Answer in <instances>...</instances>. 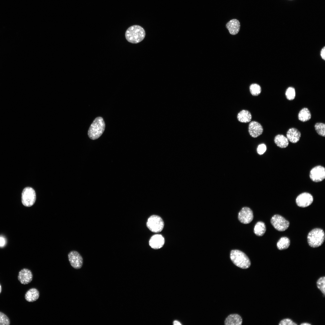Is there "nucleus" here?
Listing matches in <instances>:
<instances>
[{"label": "nucleus", "instance_id": "28", "mask_svg": "<svg viewBox=\"0 0 325 325\" xmlns=\"http://www.w3.org/2000/svg\"><path fill=\"white\" fill-rule=\"evenodd\" d=\"M10 320L7 316L0 311V325H9Z\"/></svg>", "mask_w": 325, "mask_h": 325}, {"label": "nucleus", "instance_id": "7", "mask_svg": "<svg viewBox=\"0 0 325 325\" xmlns=\"http://www.w3.org/2000/svg\"><path fill=\"white\" fill-rule=\"evenodd\" d=\"M271 223L276 229L280 231L286 230L289 225L288 221L279 215H275L273 216L271 220Z\"/></svg>", "mask_w": 325, "mask_h": 325}, {"label": "nucleus", "instance_id": "9", "mask_svg": "<svg viewBox=\"0 0 325 325\" xmlns=\"http://www.w3.org/2000/svg\"><path fill=\"white\" fill-rule=\"evenodd\" d=\"M69 261L71 266L76 269H80L83 263V258L78 252L72 251L68 254Z\"/></svg>", "mask_w": 325, "mask_h": 325}, {"label": "nucleus", "instance_id": "17", "mask_svg": "<svg viewBox=\"0 0 325 325\" xmlns=\"http://www.w3.org/2000/svg\"><path fill=\"white\" fill-rule=\"evenodd\" d=\"M242 319L240 315L237 314H232L228 315L225 319V325H241Z\"/></svg>", "mask_w": 325, "mask_h": 325}, {"label": "nucleus", "instance_id": "33", "mask_svg": "<svg viewBox=\"0 0 325 325\" xmlns=\"http://www.w3.org/2000/svg\"><path fill=\"white\" fill-rule=\"evenodd\" d=\"M173 324L174 325H181V323L178 321L175 320L173 322Z\"/></svg>", "mask_w": 325, "mask_h": 325}, {"label": "nucleus", "instance_id": "2", "mask_svg": "<svg viewBox=\"0 0 325 325\" xmlns=\"http://www.w3.org/2000/svg\"><path fill=\"white\" fill-rule=\"evenodd\" d=\"M230 258L233 263L242 269H247L250 266V260L246 255L238 250H232L230 254Z\"/></svg>", "mask_w": 325, "mask_h": 325}, {"label": "nucleus", "instance_id": "31", "mask_svg": "<svg viewBox=\"0 0 325 325\" xmlns=\"http://www.w3.org/2000/svg\"><path fill=\"white\" fill-rule=\"evenodd\" d=\"M6 243L5 239L3 237L0 236V247L4 246Z\"/></svg>", "mask_w": 325, "mask_h": 325}, {"label": "nucleus", "instance_id": "26", "mask_svg": "<svg viewBox=\"0 0 325 325\" xmlns=\"http://www.w3.org/2000/svg\"><path fill=\"white\" fill-rule=\"evenodd\" d=\"M286 98L289 100H292L295 98L296 96V92L294 88L292 87H288L285 92Z\"/></svg>", "mask_w": 325, "mask_h": 325}, {"label": "nucleus", "instance_id": "21", "mask_svg": "<svg viewBox=\"0 0 325 325\" xmlns=\"http://www.w3.org/2000/svg\"><path fill=\"white\" fill-rule=\"evenodd\" d=\"M298 118L302 122L309 120L311 118V114L309 110L306 107L302 109L299 113Z\"/></svg>", "mask_w": 325, "mask_h": 325}, {"label": "nucleus", "instance_id": "12", "mask_svg": "<svg viewBox=\"0 0 325 325\" xmlns=\"http://www.w3.org/2000/svg\"><path fill=\"white\" fill-rule=\"evenodd\" d=\"M248 131L251 136L256 138L262 134L263 129L260 123L256 121H252L249 124Z\"/></svg>", "mask_w": 325, "mask_h": 325}, {"label": "nucleus", "instance_id": "25", "mask_svg": "<svg viewBox=\"0 0 325 325\" xmlns=\"http://www.w3.org/2000/svg\"><path fill=\"white\" fill-rule=\"evenodd\" d=\"M249 90L251 94L254 96L259 95L261 92V88L258 84L253 83L251 84L249 87Z\"/></svg>", "mask_w": 325, "mask_h": 325}, {"label": "nucleus", "instance_id": "34", "mask_svg": "<svg viewBox=\"0 0 325 325\" xmlns=\"http://www.w3.org/2000/svg\"><path fill=\"white\" fill-rule=\"evenodd\" d=\"M301 325H310V324H309V323H302V324H301Z\"/></svg>", "mask_w": 325, "mask_h": 325}, {"label": "nucleus", "instance_id": "27", "mask_svg": "<svg viewBox=\"0 0 325 325\" xmlns=\"http://www.w3.org/2000/svg\"><path fill=\"white\" fill-rule=\"evenodd\" d=\"M325 277H321L319 279L317 282V287L324 295L325 293Z\"/></svg>", "mask_w": 325, "mask_h": 325}, {"label": "nucleus", "instance_id": "15", "mask_svg": "<svg viewBox=\"0 0 325 325\" xmlns=\"http://www.w3.org/2000/svg\"><path fill=\"white\" fill-rule=\"evenodd\" d=\"M286 136L289 141L293 143H296L299 140L301 136V133L297 128H292L288 130Z\"/></svg>", "mask_w": 325, "mask_h": 325}, {"label": "nucleus", "instance_id": "5", "mask_svg": "<svg viewBox=\"0 0 325 325\" xmlns=\"http://www.w3.org/2000/svg\"><path fill=\"white\" fill-rule=\"evenodd\" d=\"M147 226L152 232L156 233H159L162 230L164 226V223L160 216L153 215H151L148 218Z\"/></svg>", "mask_w": 325, "mask_h": 325}, {"label": "nucleus", "instance_id": "23", "mask_svg": "<svg viewBox=\"0 0 325 325\" xmlns=\"http://www.w3.org/2000/svg\"><path fill=\"white\" fill-rule=\"evenodd\" d=\"M290 244V240L286 237H281L277 242V248L280 250L287 249Z\"/></svg>", "mask_w": 325, "mask_h": 325}, {"label": "nucleus", "instance_id": "6", "mask_svg": "<svg viewBox=\"0 0 325 325\" xmlns=\"http://www.w3.org/2000/svg\"><path fill=\"white\" fill-rule=\"evenodd\" d=\"M36 199V192L32 187H27L23 190L22 193L21 201L25 206L29 207L35 203Z\"/></svg>", "mask_w": 325, "mask_h": 325}, {"label": "nucleus", "instance_id": "13", "mask_svg": "<svg viewBox=\"0 0 325 325\" xmlns=\"http://www.w3.org/2000/svg\"><path fill=\"white\" fill-rule=\"evenodd\" d=\"M33 275L31 271L27 268H23L19 272L18 279L23 284H26L30 283L32 280Z\"/></svg>", "mask_w": 325, "mask_h": 325}, {"label": "nucleus", "instance_id": "11", "mask_svg": "<svg viewBox=\"0 0 325 325\" xmlns=\"http://www.w3.org/2000/svg\"><path fill=\"white\" fill-rule=\"evenodd\" d=\"M253 218V213L248 207L243 208L238 214V218L241 223L248 224L251 222Z\"/></svg>", "mask_w": 325, "mask_h": 325}, {"label": "nucleus", "instance_id": "3", "mask_svg": "<svg viewBox=\"0 0 325 325\" xmlns=\"http://www.w3.org/2000/svg\"><path fill=\"white\" fill-rule=\"evenodd\" d=\"M105 124L103 118L101 117L96 118L90 125L88 131V135L92 140L99 138L103 133Z\"/></svg>", "mask_w": 325, "mask_h": 325}, {"label": "nucleus", "instance_id": "18", "mask_svg": "<svg viewBox=\"0 0 325 325\" xmlns=\"http://www.w3.org/2000/svg\"><path fill=\"white\" fill-rule=\"evenodd\" d=\"M39 293L36 288H32L28 290L25 295V298L26 301L33 302L37 300L39 298Z\"/></svg>", "mask_w": 325, "mask_h": 325}, {"label": "nucleus", "instance_id": "32", "mask_svg": "<svg viewBox=\"0 0 325 325\" xmlns=\"http://www.w3.org/2000/svg\"><path fill=\"white\" fill-rule=\"evenodd\" d=\"M325 47L324 46L321 49L320 51V55L322 58L324 60H325Z\"/></svg>", "mask_w": 325, "mask_h": 325}, {"label": "nucleus", "instance_id": "20", "mask_svg": "<svg viewBox=\"0 0 325 325\" xmlns=\"http://www.w3.org/2000/svg\"><path fill=\"white\" fill-rule=\"evenodd\" d=\"M237 117L239 122L243 123H247L251 121L252 116L249 111L243 110L238 114Z\"/></svg>", "mask_w": 325, "mask_h": 325}, {"label": "nucleus", "instance_id": "16", "mask_svg": "<svg viewBox=\"0 0 325 325\" xmlns=\"http://www.w3.org/2000/svg\"><path fill=\"white\" fill-rule=\"evenodd\" d=\"M240 26V22L236 19H233L230 20L226 25V28L229 31L230 33L234 35L238 33Z\"/></svg>", "mask_w": 325, "mask_h": 325}, {"label": "nucleus", "instance_id": "8", "mask_svg": "<svg viewBox=\"0 0 325 325\" xmlns=\"http://www.w3.org/2000/svg\"><path fill=\"white\" fill-rule=\"evenodd\" d=\"M309 176L314 182H318L322 181L325 178V168L320 166L314 167L310 171Z\"/></svg>", "mask_w": 325, "mask_h": 325}, {"label": "nucleus", "instance_id": "24", "mask_svg": "<svg viewBox=\"0 0 325 325\" xmlns=\"http://www.w3.org/2000/svg\"><path fill=\"white\" fill-rule=\"evenodd\" d=\"M314 128L317 133L320 135L325 137V124L322 122H317L314 125Z\"/></svg>", "mask_w": 325, "mask_h": 325}, {"label": "nucleus", "instance_id": "35", "mask_svg": "<svg viewBox=\"0 0 325 325\" xmlns=\"http://www.w3.org/2000/svg\"><path fill=\"white\" fill-rule=\"evenodd\" d=\"M1 291H2V287H1V285L0 284V293H1Z\"/></svg>", "mask_w": 325, "mask_h": 325}, {"label": "nucleus", "instance_id": "4", "mask_svg": "<svg viewBox=\"0 0 325 325\" xmlns=\"http://www.w3.org/2000/svg\"><path fill=\"white\" fill-rule=\"evenodd\" d=\"M325 238V233L322 229L314 228L308 234L307 236L308 242L311 247H317L323 244Z\"/></svg>", "mask_w": 325, "mask_h": 325}, {"label": "nucleus", "instance_id": "19", "mask_svg": "<svg viewBox=\"0 0 325 325\" xmlns=\"http://www.w3.org/2000/svg\"><path fill=\"white\" fill-rule=\"evenodd\" d=\"M274 140L276 144L281 148H286L289 144V141L287 138L283 135H277L275 136Z\"/></svg>", "mask_w": 325, "mask_h": 325}, {"label": "nucleus", "instance_id": "1", "mask_svg": "<svg viewBox=\"0 0 325 325\" xmlns=\"http://www.w3.org/2000/svg\"><path fill=\"white\" fill-rule=\"evenodd\" d=\"M125 37L129 42L136 44L142 41L145 36V32L143 27L138 25L129 27L125 32Z\"/></svg>", "mask_w": 325, "mask_h": 325}, {"label": "nucleus", "instance_id": "10", "mask_svg": "<svg viewBox=\"0 0 325 325\" xmlns=\"http://www.w3.org/2000/svg\"><path fill=\"white\" fill-rule=\"evenodd\" d=\"M313 201V197L310 193H303L297 197L296 203L297 206L301 207H305L311 205Z\"/></svg>", "mask_w": 325, "mask_h": 325}, {"label": "nucleus", "instance_id": "14", "mask_svg": "<svg viewBox=\"0 0 325 325\" xmlns=\"http://www.w3.org/2000/svg\"><path fill=\"white\" fill-rule=\"evenodd\" d=\"M165 243V240L161 234L153 235L150 238L149 241L150 246L154 249H158L162 248Z\"/></svg>", "mask_w": 325, "mask_h": 325}, {"label": "nucleus", "instance_id": "29", "mask_svg": "<svg viewBox=\"0 0 325 325\" xmlns=\"http://www.w3.org/2000/svg\"><path fill=\"white\" fill-rule=\"evenodd\" d=\"M266 149V147L265 144H260L258 145L257 148V153L259 155H262L265 152Z\"/></svg>", "mask_w": 325, "mask_h": 325}, {"label": "nucleus", "instance_id": "22", "mask_svg": "<svg viewBox=\"0 0 325 325\" xmlns=\"http://www.w3.org/2000/svg\"><path fill=\"white\" fill-rule=\"evenodd\" d=\"M266 231L265 224L263 222L259 221L255 224L254 229V232L257 236H262Z\"/></svg>", "mask_w": 325, "mask_h": 325}, {"label": "nucleus", "instance_id": "30", "mask_svg": "<svg viewBox=\"0 0 325 325\" xmlns=\"http://www.w3.org/2000/svg\"><path fill=\"white\" fill-rule=\"evenodd\" d=\"M297 324L293 322L292 320L289 319H285L281 320L280 322L279 325H295Z\"/></svg>", "mask_w": 325, "mask_h": 325}]
</instances>
